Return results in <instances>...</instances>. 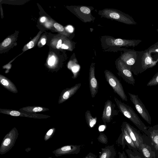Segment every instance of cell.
I'll use <instances>...</instances> for the list:
<instances>
[{"label":"cell","mask_w":158,"mask_h":158,"mask_svg":"<svg viewBox=\"0 0 158 158\" xmlns=\"http://www.w3.org/2000/svg\"><path fill=\"white\" fill-rule=\"evenodd\" d=\"M114 100L119 111L150 138V133L148 131V127L141 121L131 107L122 102L115 97Z\"/></svg>","instance_id":"6da1fadb"},{"label":"cell","mask_w":158,"mask_h":158,"mask_svg":"<svg viewBox=\"0 0 158 158\" xmlns=\"http://www.w3.org/2000/svg\"><path fill=\"white\" fill-rule=\"evenodd\" d=\"M158 61L155 60L147 49L140 52L135 63L131 67V70L136 75L156 65Z\"/></svg>","instance_id":"7a4b0ae2"},{"label":"cell","mask_w":158,"mask_h":158,"mask_svg":"<svg viewBox=\"0 0 158 158\" xmlns=\"http://www.w3.org/2000/svg\"><path fill=\"white\" fill-rule=\"evenodd\" d=\"M101 41L103 48L105 50L112 49V48L121 47H135L142 41L140 40H128L104 36L102 37Z\"/></svg>","instance_id":"3957f363"},{"label":"cell","mask_w":158,"mask_h":158,"mask_svg":"<svg viewBox=\"0 0 158 158\" xmlns=\"http://www.w3.org/2000/svg\"><path fill=\"white\" fill-rule=\"evenodd\" d=\"M98 14L101 17L114 20L127 25H136L137 23L129 15L118 10L106 8L100 10Z\"/></svg>","instance_id":"277c9868"},{"label":"cell","mask_w":158,"mask_h":158,"mask_svg":"<svg viewBox=\"0 0 158 158\" xmlns=\"http://www.w3.org/2000/svg\"><path fill=\"white\" fill-rule=\"evenodd\" d=\"M106 81L116 94L123 101H127V98L120 81L111 71L106 70L104 72Z\"/></svg>","instance_id":"5b68a950"},{"label":"cell","mask_w":158,"mask_h":158,"mask_svg":"<svg viewBox=\"0 0 158 158\" xmlns=\"http://www.w3.org/2000/svg\"><path fill=\"white\" fill-rule=\"evenodd\" d=\"M115 65L118 75L127 83L134 85L135 80L131 70V67L127 65L119 58L116 60Z\"/></svg>","instance_id":"8992f818"},{"label":"cell","mask_w":158,"mask_h":158,"mask_svg":"<svg viewBox=\"0 0 158 158\" xmlns=\"http://www.w3.org/2000/svg\"><path fill=\"white\" fill-rule=\"evenodd\" d=\"M18 135L17 130L14 127L5 136L0 147L1 155L6 153L13 147Z\"/></svg>","instance_id":"52a82bcc"},{"label":"cell","mask_w":158,"mask_h":158,"mask_svg":"<svg viewBox=\"0 0 158 158\" xmlns=\"http://www.w3.org/2000/svg\"><path fill=\"white\" fill-rule=\"evenodd\" d=\"M130 99L134 104L136 109L143 118L148 123L151 124V118L149 113L138 96L135 94L128 93Z\"/></svg>","instance_id":"ba28073f"},{"label":"cell","mask_w":158,"mask_h":158,"mask_svg":"<svg viewBox=\"0 0 158 158\" xmlns=\"http://www.w3.org/2000/svg\"><path fill=\"white\" fill-rule=\"evenodd\" d=\"M119 112L116 105L110 100H107L105 102L102 117L103 123L106 124L110 122L118 114Z\"/></svg>","instance_id":"9c48e42d"},{"label":"cell","mask_w":158,"mask_h":158,"mask_svg":"<svg viewBox=\"0 0 158 158\" xmlns=\"http://www.w3.org/2000/svg\"><path fill=\"white\" fill-rule=\"evenodd\" d=\"M122 126L127 130L138 151L141 145L144 142L143 136L139 131L127 122H123Z\"/></svg>","instance_id":"30bf717a"},{"label":"cell","mask_w":158,"mask_h":158,"mask_svg":"<svg viewBox=\"0 0 158 158\" xmlns=\"http://www.w3.org/2000/svg\"><path fill=\"white\" fill-rule=\"evenodd\" d=\"M75 15L84 22H90L95 19L91 15L90 7L85 6H77L73 7Z\"/></svg>","instance_id":"8fae6325"},{"label":"cell","mask_w":158,"mask_h":158,"mask_svg":"<svg viewBox=\"0 0 158 158\" xmlns=\"http://www.w3.org/2000/svg\"><path fill=\"white\" fill-rule=\"evenodd\" d=\"M119 58L127 65L131 67L135 63L140 51L124 49Z\"/></svg>","instance_id":"7c38bea8"},{"label":"cell","mask_w":158,"mask_h":158,"mask_svg":"<svg viewBox=\"0 0 158 158\" xmlns=\"http://www.w3.org/2000/svg\"><path fill=\"white\" fill-rule=\"evenodd\" d=\"M121 133L117 140V143L121 145L123 149L125 148V145H127L128 149L133 150H138V149L127 130L122 126H121Z\"/></svg>","instance_id":"4fadbf2b"},{"label":"cell","mask_w":158,"mask_h":158,"mask_svg":"<svg viewBox=\"0 0 158 158\" xmlns=\"http://www.w3.org/2000/svg\"><path fill=\"white\" fill-rule=\"evenodd\" d=\"M81 146L77 145H68L59 148L52 152L56 157L66 155L78 154L81 151Z\"/></svg>","instance_id":"5bb4252c"},{"label":"cell","mask_w":158,"mask_h":158,"mask_svg":"<svg viewBox=\"0 0 158 158\" xmlns=\"http://www.w3.org/2000/svg\"><path fill=\"white\" fill-rule=\"evenodd\" d=\"M95 64L92 63L90 66L89 73V84L91 97H95L98 91V83L95 77Z\"/></svg>","instance_id":"9a60e30c"},{"label":"cell","mask_w":158,"mask_h":158,"mask_svg":"<svg viewBox=\"0 0 158 158\" xmlns=\"http://www.w3.org/2000/svg\"><path fill=\"white\" fill-rule=\"evenodd\" d=\"M81 84H76L70 88H67L62 92L59 99V103H62L74 95L80 88Z\"/></svg>","instance_id":"2e32d148"},{"label":"cell","mask_w":158,"mask_h":158,"mask_svg":"<svg viewBox=\"0 0 158 158\" xmlns=\"http://www.w3.org/2000/svg\"><path fill=\"white\" fill-rule=\"evenodd\" d=\"M0 112L3 114H7L14 116H23L34 118H44L49 117L48 116L43 115V114H26L21 112L19 111L10 110H9L1 109Z\"/></svg>","instance_id":"e0dca14e"},{"label":"cell","mask_w":158,"mask_h":158,"mask_svg":"<svg viewBox=\"0 0 158 158\" xmlns=\"http://www.w3.org/2000/svg\"><path fill=\"white\" fill-rule=\"evenodd\" d=\"M148 131L150 133L149 138L151 144L154 148L157 158H158V125L148 127Z\"/></svg>","instance_id":"ac0fdd59"},{"label":"cell","mask_w":158,"mask_h":158,"mask_svg":"<svg viewBox=\"0 0 158 158\" xmlns=\"http://www.w3.org/2000/svg\"><path fill=\"white\" fill-rule=\"evenodd\" d=\"M144 158H157L155 150L154 147L144 142L142 144L138 151Z\"/></svg>","instance_id":"d6986e66"},{"label":"cell","mask_w":158,"mask_h":158,"mask_svg":"<svg viewBox=\"0 0 158 158\" xmlns=\"http://www.w3.org/2000/svg\"><path fill=\"white\" fill-rule=\"evenodd\" d=\"M116 152L113 145L102 148L98 158H114Z\"/></svg>","instance_id":"ffe728a7"},{"label":"cell","mask_w":158,"mask_h":158,"mask_svg":"<svg viewBox=\"0 0 158 158\" xmlns=\"http://www.w3.org/2000/svg\"><path fill=\"white\" fill-rule=\"evenodd\" d=\"M0 82L2 85L10 91L15 93L18 92L16 87L10 80L1 75L0 76Z\"/></svg>","instance_id":"44dd1931"},{"label":"cell","mask_w":158,"mask_h":158,"mask_svg":"<svg viewBox=\"0 0 158 158\" xmlns=\"http://www.w3.org/2000/svg\"><path fill=\"white\" fill-rule=\"evenodd\" d=\"M85 117L86 123L89 127L93 128L97 122V117H93L89 110H87L85 112Z\"/></svg>","instance_id":"7402d4cb"},{"label":"cell","mask_w":158,"mask_h":158,"mask_svg":"<svg viewBox=\"0 0 158 158\" xmlns=\"http://www.w3.org/2000/svg\"><path fill=\"white\" fill-rule=\"evenodd\" d=\"M19 110L27 113H33L45 111L48 110V109L43 107L34 106L24 107L20 109Z\"/></svg>","instance_id":"603a6c76"},{"label":"cell","mask_w":158,"mask_h":158,"mask_svg":"<svg viewBox=\"0 0 158 158\" xmlns=\"http://www.w3.org/2000/svg\"><path fill=\"white\" fill-rule=\"evenodd\" d=\"M125 151L128 156V158H144L142 154L138 150L127 149Z\"/></svg>","instance_id":"cb8c5ba5"},{"label":"cell","mask_w":158,"mask_h":158,"mask_svg":"<svg viewBox=\"0 0 158 158\" xmlns=\"http://www.w3.org/2000/svg\"><path fill=\"white\" fill-rule=\"evenodd\" d=\"M158 85V72L153 77L148 83L147 85L148 86L156 85Z\"/></svg>","instance_id":"d4e9b609"},{"label":"cell","mask_w":158,"mask_h":158,"mask_svg":"<svg viewBox=\"0 0 158 158\" xmlns=\"http://www.w3.org/2000/svg\"><path fill=\"white\" fill-rule=\"evenodd\" d=\"M147 50L148 53L150 55H151L153 53H156L158 54V41L153 44H152L147 49Z\"/></svg>","instance_id":"484cf974"},{"label":"cell","mask_w":158,"mask_h":158,"mask_svg":"<svg viewBox=\"0 0 158 158\" xmlns=\"http://www.w3.org/2000/svg\"><path fill=\"white\" fill-rule=\"evenodd\" d=\"M97 139L99 142L102 143L106 144L108 143V139L107 136L102 132H100Z\"/></svg>","instance_id":"4316f807"},{"label":"cell","mask_w":158,"mask_h":158,"mask_svg":"<svg viewBox=\"0 0 158 158\" xmlns=\"http://www.w3.org/2000/svg\"><path fill=\"white\" fill-rule=\"evenodd\" d=\"M55 128H53L49 130L44 136V140L47 141L51 138L55 131Z\"/></svg>","instance_id":"83f0119b"},{"label":"cell","mask_w":158,"mask_h":158,"mask_svg":"<svg viewBox=\"0 0 158 158\" xmlns=\"http://www.w3.org/2000/svg\"><path fill=\"white\" fill-rule=\"evenodd\" d=\"M54 26L56 30L62 32L64 30V27L58 23H55L54 24Z\"/></svg>","instance_id":"f1b7e54d"},{"label":"cell","mask_w":158,"mask_h":158,"mask_svg":"<svg viewBox=\"0 0 158 158\" xmlns=\"http://www.w3.org/2000/svg\"><path fill=\"white\" fill-rule=\"evenodd\" d=\"M11 40L10 38L6 39L2 42V45L4 47H6L9 45L11 43Z\"/></svg>","instance_id":"f546056e"},{"label":"cell","mask_w":158,"mask_h":158,"mask_svg":"<svg viewBox=\"0 0 158 158\" xmlns=\"http://www.w3.org/2000/svg\"><path fill=\"white\" fill-rule=\"evenodd\" d=\"M55 61V58L54 56H52L50 57L48 61V64L50 65H52L54 64Z\"/></svg>","instance_id":"4dcf8cb0"},{"label":"cell","mask_w":158,"mask_h":158,"mask_svg":"<svg viewBox=\"0 0 158 158\" xmlns=\"http://www.w3.org/2000/svg\"><path fill=\"white\" fill-rule=\"evenodd\" d=\"M83 158H97V156L93 153L89 152L87 155Z\"/></svg>","instance_id":"1f68e13d"},{"label":"cell","mask_w":158,"mask_h":158,"mask_svg":"<svg viewBox=\"0 0 158 158\" xmlns=\"http://www.w3.org/2000/svg\"><path fill=\"white\" fill-rule=\"evenodd\" d=\"M118 158H128L124 151H123L122 152H118Z\"/></svg>","instance_id":"d6a6232c"},{"label":"cell","mask_w":158,"mask_h":158,"mask_svg":"<svg viewBox=\"0 0 158 158\" xmlns=\"http://www.w3.org/2000/svg\"><path fill=\"white\" fill-rule=\"evenodd\" d=\"M34 42L32 41H31L27 44V47L28 49H31L34 47Z\"/></svg>","instance_id":"836d02e7"},{"label":"cell","mask_w":158,"mask_h":158,"mask_svg":"<svg viewBox=\"0 0 158 158\" xmlns=\"http://www.w3.org/2000/svg\"><path fill=\"white\" fill-rule=\"evenodd\" d=\"M66 29L70 33H72L74 30L73 27L71 25H68L66 27Z\"/></svg>","instance_id":"e575fe53"},{"label":"cell","mask_w":158,"mask_h":158,"mask_svg":"<svg viewBox=\"0 0 158 158\" xmlns=\"http://www.w3.org/2000/svg\"><path fill=\"white\" fill-rule=\"evenodd\" d=\"M62 41L61 40H59V41L58 42L57 45H56V48L57 49H59V48H61V47L62 44Z\"/></svg>","instance_id":"d590c367"},{"label":"cell","mask_w":158,"mask_h":158,"mask_svg":"<svg viewBox=\"0 0 158 158\" xmlns=\"http://www.w3.org/2000/svg\"><path fill=\"white\" fill-rule=\"evenodd\" d=\"M60 48L64 49H67L69 48V47L64 44H62Z\"/></svg>","instance_id":"8d00e7d4"},{"label":"cell","mask_w":158,"mask_h":158,"mask_svg":"<svg viewBox=\"0 0 158 158\" xmlns=\"http://www.w3.org/2000/svg\"><path fill=\"white\" fill-rule=\"evenodd\" d=\"M41 43L43 45L45 44L46 43L45 39H42V40H41Z\"/></svg>","instance_id":"74e56055"},{"label":"cell","mask_w":158,"mask_h":158,"mask_svg":"<svg viewBox=\"0 0 158 158\" xmlns=\"http://www.w3.org/2000/svg\"><path fill=\"white\" fill-rule=\"evenodd\" d=\"M45 18L44 17H43L40 19V21L41 22H43L45 21Z\"/></svg>","instance_id":"f35d334b"},{"label":"cell","mask_w":158,"mask_h":158,"mask_svg":"<svg viewBox=\"0 0 158 158\" xmlns=\"http://www.w3.org/2000/svg\"><path fill=\"white\" fill-rule=\"evenodd\" d=\"M53 158L52 157H48V158Z\"/></svg>","instance_id":"ab89813d"},{"label":"cell","mask_w":158,"mask_h":158,"mask_svg":"<svg viewBox=\"0 0 158 158\" xmlns=\"http://www.w3.org/2000/svg\"><path fill=\"white\" fill-rule=\"evenodd\" d=\"M156 31H157V32H158V29H156Z\"/></svg>","instance_id":"60d3db41"}]
</instances>
